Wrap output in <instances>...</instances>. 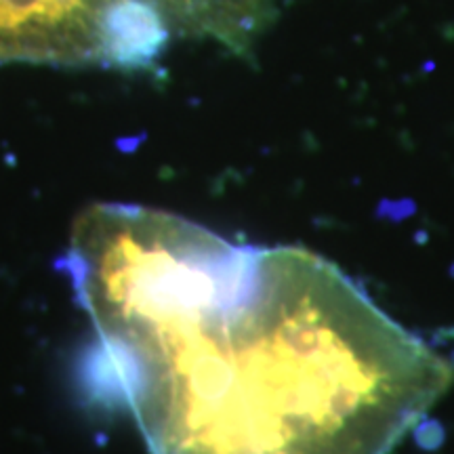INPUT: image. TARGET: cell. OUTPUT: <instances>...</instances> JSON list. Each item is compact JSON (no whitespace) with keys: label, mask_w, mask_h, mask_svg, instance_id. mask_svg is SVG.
<instances>
[{"label":"cell","mask_w":454,"mask_h":454,"mask_svg":"<svg viewBox=\"0 0 454 454\" xmlns=\"http://www.w3.org/2000/svg\"><path fill=\"white\" fill-rule=\"evenodd\" d=\"M181 34L213 38L247 55L276 17L274 0H152Z\"/></svg>","instance_id":"cell-4"},{"label":"cell","mask_w":454,"mask_h":454,"mask_svg":"<svg viewBox=\"0 0 454 454\" xmlns=\"http://www.w3.org/2000/svg\"><path fill=\"white\" fill-rule=\"evenodd\" d=\"M64 265L95 343V400L150 454H391L452 366L331 261L234 244L156 208L99 204Z\"/></svg>","instance_id":"cell-1"},{"label":"cell","mask_w":454,"mask_h":454,"mask_svg":"<svg viewBox=\"0 0 454 454\" xmlns=\"http://www.w3.org/2000/svg\"><path fill=\"white\" fill-rule=\"evenodd\" d=\"M168 38L167 15L152 0H107L95 26L98 61L121 70L154 66Z\"/></svg>","instance_id":"cell-3"},{"label":"cell","mask_w":454,"mask_h":454,"mask_svg":"<svg viewBox=\"0 0 454 454\" xmlns=\"http://www.w3.org/2000/svg\"><path fill=\"white\" fill-rule=\"evenodd\" d=\"M107 0H0V64L98 61L95 26Z\"/></svg>","instance_id":"cell-2"}]
</instances>
